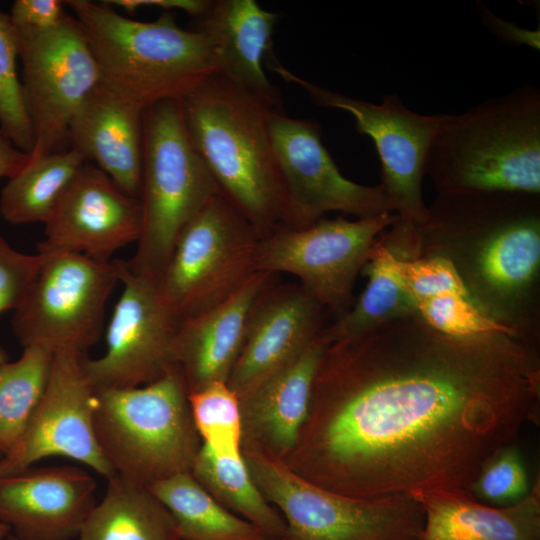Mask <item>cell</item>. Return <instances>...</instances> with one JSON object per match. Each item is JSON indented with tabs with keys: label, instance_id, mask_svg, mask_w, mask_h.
<instances>
[{
	"label": "cell",
	"instance_id": "1",
	"mask_svg": "<svg viewBox=\"0 0 540 540\" xmlns=\"http://www.w3.org/2000/svg\"><path fill=\"white\" fill-rule=\"evenodd\" d=\"M539 411L537 346L504 333L451 337L412 315L326 346L282 462L352 498L469 492Z\"/></svg>",
	"mask_w": 540,
	"mask_h": 540
},
{
	"label": "cell",
	"instance_id": "2",
	"mask_svg": "<svg viewBox=\"0 0 540 540\" xmlns=\"http://www.w3.org/2000/svg\"><path fill=\"white\" fill-rule=\"evenodd\" d=\"M427 210L413 258L448 259L488 316L538 347L540 195H438Z\"/></svg>",
	"mask_w": 540,
	"mask_h": 540
},
{
	"label": "cell",
	"instance_id": "3",
	"mask_svg": "<svg viewBox=\"0 0 540 540\" xmlns=\"http://www.w3.org/2000/svg\"><path fill=\"white\" fill-rule=\"evenodd\" d=\"M188 138L221 194L262 237L284 228L286 195L258 100L217 74L180 99Z\"/></svg>",
	"mask_w": 540,
	"mask_h": 540
},
{
	"label": "cell",
	"instance_id": "4",
	"mask_svg": "<svg viewBox=\"0 0 540 540\" xmlns=\"http://www.w3.org/2000/svg\"><path fill=\"white\" fill-rule=\"evenodd\" d=\"M425 174L438 195H540V89L518 86L449 114L429 148Z\"/></svg>",
	"mask_w": 540,
	"mask_h": 540
},
{
	"label": "cell",
	"instance_id": "5",
	"mask_svg": "<svg viewBox=\"0 0 540 540\" xmlns=\"http://www.w3.org/2000/svg\"><path fill=\"white\" fill-rule=\"evenodd\" d=\"M66 3L94 53L101 82L143 108L180 100L217 72L210 40L198 30L178 26L173 12L139 21L103 1Z\"/></svg>",
	"mask_w": 540,
	"mask_h": 540
},
{
	"label": "cell",
	"instance_id": "6",
	"mask_svg": "<svg viewBox=\"0 0 540 540\" xmlns=\"http://www.w3.org/2000/svg\"><path fill=\"white\" fill-rule=\"evenodd\" d=\"M93 423L115 474L147 487L190 471L202 445L176 366L143 386L96 391Z\"/></svg>",
	"mask_w": 540,
	"mask_h": 540
},
{
	"label": "cell",
	"instance_id": "7",
	"mask_svg": "<svg viewBox=\"0 0 540 540\" xmlns=\"http://www.w3.org/2000/svg\"><path fill=\"white\" fill-rule=\"evenodd\" d=\"M221 193L185 130L180 100L143 112V161L139 201L142 227L126 267L157 279L187 224Z\"/></svg>",
	"mask_w": 540,
	"mask_h": 540
},
{
	"label": "cell",
	"instance_id": "8",
	"mask_svg": "<svg viewBox=\"0 0 540 540\" xmlns=\"http://www.w3.org/2000/svg\"><path fill=\"white\" fill-rule=\"evenodd\" d=\"M263 497L286 523L284 540H418L424 511L410 494L359 499L324 489L282 461L242 451Z\"/></svg>",
	"mask_w": 540,
	"mask_h": 540
},
{
	"label": "cell",
	"instance_id": "9",
	"mask_svg": "<svg viewBox=\"0 0 540 540\" xmlns=\"http://www.w3.org/2000/svg\"><path fill=\"white\" fill-rule=\"evenodd\" d=\"M40 254V267L13 311V333L23 348L84 356L102 335L107 301L120 284L118 261Z\"/></svg>",
	"mask_w": 540,
	"mask_h": 540
},
{
	"label": "cell",
	"instance_id": "10",
	"mask_svg": "<svg viewBox=\"0 0 540 540\" xmlns=\"http://www.w3.org/2000/svg\"><path fill=\"white\" fill-rule=\"evenodd\" d=\"M260 239L221 193L214 195L183 229L157 278L163 299L180 320L223 302L257 272Z\"/></svg>",
	"mask_w": 540,
	"mask_h": 540
},
{
	"label": "cell",
	"instance_id": "11",
	"mask_svg": "<svg viewBox=\"0 0 540 540\" xmlns=\"http://www.w3.org/2000/svg\"><path fill=\"white\" fill-rule=\"evenodd\" d=\"M267 65L285 81L300 86L321 108L350 113L359 134L370 137L381 162V187L393 214L405 225L418 227L427 218L422 183L429 148L449 114H420L409 109L394 93L380 103L324 88L293 74L275 58Z\"/></svg>",
	"mask_w": 540,
	"mask_h": 540
},
{
	"label": "cell",
	"instance_id": "12",
	"mask_svg": "<svg viewBox=\"0 0 540 540\" xmlns=\"http://www.w3.org/2000/svg\"><path fill=\"white\" fill-rule=\"evenodd\" d=\"M17 33L22 91L34 138L30 159L34 160L67 149L71 121L102 78L74 17L66 16L48 29L17 28Z\"/></svg>",
	"mask_w": 540,
	"mask_h": 540
},
{
	"label": "cell",
	"instance_id": "13",
	"mask_svg": "<svg viewBox=\"0 0 540 540\" xmlns=\"http://www.w3.org/2000/svg\"><path fill=\"white\" fill-rule=\"evenodd\" d=\"M396 220L387 212L356 220L321 218L299 229L279 228L260 239L256 269L295 276L336 318L352 306L358 274L379 235Z\"/></svg>",
	"mask_w": 540,
	"mask_h": 540
},
{
	"label": "cell",
	"instance_id": "14",
	"mask_svg": "<svg viewBox=\"0 0 540 540\" xmlns=\"http://www.w3.org/2000/svg\"><path fill=\"white\" fill-rule=\"evenodd\" d=\"M268 128L286 195L284 228L308 227L331 211L357 218L393 213L380 184L362 185L342 175L317 122L271 111Z\"/></svg>",
	"mask_w": 540,
	"mask_h": 540
},
{
	"label": "cell",
	"instance_id": "15",
	"mask_svg": "<svg viewBox=\"0 0 540 540\" xmlns=\"http://www.w3.org/2000/svg\"><path fill=\"white\" fill-rule=\"evenodd\" d=\"M117 261L123 289L107 328L105 352L82 360L95 391L143 386L174 367L172 343L180 319L163 299L157 279Z\"/></svg>",
	"mask_w": 540,
	"mask_h": 540
},
{
	"label": "cell",
	"instance_id": "16",
	"mask_svg": "<svg viewBox=\"0 0 540 540\" xmlns=\"http://www.w3.org/2000/svg\"><path fill=\"white\" fill-rule=\"evenodd\" d=\"M84 356L53 355L44 389L22 435L0 457V475L49 457L69 458L106 480L115 474L97 443L93 423L96 391L85 374Z\"/></svg>",
	"mask_w": 540,
	"mask_h": 540
},
{
	"label": "cell",
	"instance_id": "17",
	"mask_svg": "<svg viewBox=\"0 0 540 540\" xmlns=\"http://www.w3.org/2000/svg\"><path fill=\"white\" fill-rule=\"evenodd\" d=\"M142 227L138 198L125 193L96 165L86 162L45 223L40 253H69L100 261L137 242Z\"/></svg>",
	"mask_w": 540,
	"mask_h": 540
},
{
	"label": "cell",
	"instance_id": "18",
	"mask_svg": "<svg viewBox=\"0 0 540 540\" xmlns=\"http://www.w3.org/2000/svg\"><path fill=\"white\" fill-rule=\"evenodd\" d=\"M96 481L77 465L0 475V523L21 540L77 539L96 504Z\"/></svg>",
	"mask_w": 540,
	"mask_h": 540
},
{
	"label": "cell",
	"instance_id": "19",
	"mask_svg": "<svg viewBox=\"0 0 540 540\" xmlns=\"http://www.w3.org/2000/svg\"><path fill=\"white\" fill-rule=\"evenodd\" d=\"M328 312L297 283L274 280L256 299L242 351L227 380L239 398L300 355L326 326Z\"/></svg>",
	"mask_w": 540,
	"mask_h": 540
},
{
	"label": "cell",
	"instance_id": "20",
	"mask_svg": "<svg viewBox=\"0 0 540 540\" xmlns=\"http://www.w3.org/2000/svg\"><path fill=\"white\" fill-rule=\"evenodd\" d=\"M274 276L257 271L223 302L180 320L172 343V361L188 393L214 382H227L244 346L251 309Z\"/></svg>",
	"mask_w": 540,
	"mask_h": 540
},
{
	"label": "cell",
	"instance_id": "21",
	"mask_svg": "<svg viewBox=\"0 0 540 540\" xmlns=\"http://www.w3.org/2000/svg\"><path fill=\"white\" fill-rule=\"evenodd\" d=\"M326 344L320 335L296 358L239 398L242 451L282 461L307 417L313 380Z\"/></svg>",
	"mask_w": 540,
	"mask_h": 540
},
{
	"label": "cell",
	"instance_id": "22",
	"mask_svg": "<svg viewBox=\"0 0 540 540\" xmlns=\"http://www.w3.org/2000/svg\"><path fill=\"white\" fill-rule=\"evenodd\" d=\"M195 30L212 43L216 74L273 111H282V98L265 73L278 14L255 0L210 1L198 16Z\"/></svg>",
	"mask_w": 540,
	"mask_h": 540
},
{
	"label": "cell",
	"instance_id": "23",
	"mask_svg": "<svg viewBox=\"0 0 540 540\" xmlns=\"http://www.w3.org/2000/svg\"><path fill=\"white\" fill-rule=\"evenodd\" d=\"M138 103L102 82L73 117L68 144L93 161L125 193L138 198L143 161V112Z\"/></svg>",
	"mask_w": 540,
	"mask_h": 540
},
{
	"label": "cell",
	"instance_id": "24",
	"mask_svg": "<svg viewBox=\"0 0 540 540\" xmlns=\"http://www.w3.org/2000/svg\"><path fill=\"white\" fill-rule=\"evenodd\" d=\"M424 511L418 540H540V477L528 494L508 506H492L459 489L410 493Z\"/></svg>",
	"mask_w": 540,
	"mask_h": 540
},
{
	"label": "cell",
	"instance_id": "25",
	"mask_svg": "<svg viewBox=\"0 0 540 540\" xmlns=\"http://www.w3.org/2000/svg\"><path fill=\"white\" fill-rule=\"evenodd\" d=\"M77 539L180 540L171 514L150 489L118 474L107 479Z\"/></svg>",
	"mask_w": 540,
	"mask_h": 540
},
{
	"label": "cell",
	"instance_id": "26",
	"mask_svg": "<svg viewBox=\"0 0 540 540\" xmlns=\"http://www.w3.org/2000/svg\"><path fill=\"white\" fill-rule=\"evenodd\" d=\"M380 236V235H379ZM366 287L358 300L326 325V344L365 334L389 321L417 315L415 302L396 267V256L377 238L362 268Z\"/></svg>",
	"mask_w": 540,
	"mask_h": 540
},
{
	"label": "cell",
	"instance_id": "27",
	"mask_svg": "<svg viewBox=\"0 0 540 540\" xmlns=\"http://www.w3.org/2000/svg\"><path fill=\"white\" fill-rule=\"evenodd\" d=\"M171 514L180 540H262L253 524L217 502L190 471L148 487Z\"/></svg>",
	"mask_w": 540,
	"mask_h": 540
},
{
	"label": "cell",
	"instance_id": "28",
	"mask_svg": "<svg viewBox=\"0 0 540 540\" xmlns=\"http://www.w3.org/2000/svg\"><path fill=\"white\" fill-rule=\"evenodd\" d=\"M190 472L217 502L256 526L266 537H285L284 518L261 494L242 453L220 455L202 444Z\"/></svg>",
	"mask_w": 540,
	"mask_h": 540
},
{
	"label": "cell",
	"instance_id": "29",
	"mask_svg": "<svg viewBox=\"0 0 540 540\" xmlns=\"http://www.w3.org/2000/svg\"><path fill=\"white\" fill-rule=\"evenodd\" d=\"M85 163L72 148L30 159L2 188L1 216L11 224H45Z\"/></svg>",
	"mask_w": 540,
	"mask_h": 540
},
{
	"label": "cell",
	"instance_id": "30",
	"mask_svg": "<svg viewBox=\"0 0 540 540\" xmlns=\"http://www.w3.org/2000/svg\"><path fill=\"white\" fill-rule=\"evenodd\" d=\"M52 355L23 348L21 356L0 365V454L17 443L44 389Z\"/></svg>",
	"mask_w": 540,
	"mask_h": 540
},
{
	"label": "cell",
	"instance_id": "31",
	"mask_svg": "<svg viewBox=\"0 0 540 540\" xmlns=\"http://www.w3.org/2000/svg\"><path fill=\"white\" fill-rule=\"evenodd\" d=\"M188 400L202 444L216 454H241L240 400L227 382H214L188 393Z\"/></svg>",
	"mask_w": 540,
	"mask_h": 540
},
{
	"label": "cell",
	"instance_id": "32",
	"mask_svg": "<svg viewBox=\"0 0 540 540\" xmlns=\"http://www.w3.org/2000/svg\"><path fill=\"white\" fill-rule=\"evenodd\" d=\"M17 28L9 14L0 11V130L20 150L31 153L33 131L17 71Z\"/></svg>",
	"mask_w": 540,
	"mask_h": 540
},
{
	"label": "cell",
	"instance_id": "33",
	"mask_svg": "<svg viewBox=\"0 0 540 540\" xmlns=\"http://www.w3.org/2000/svg\"><path fill=\"white\" fill-rule=\"evenodd\" d=\"M415 306L424 323L447 336L470 338L504 333L517 337L512 330L488 316L468 291L420 299L415 301Z\"/></svg>",
	"mask_w": 540,
	"mask_h": 540
},
{
	"label": "cell",
	"instance_id": "34",
	"mask_svg": "<svg viewBox=\"0 0 540 540\" xmlns=\"http://www.w3.org/2000/svg\"><path fill=\"white\" fill-rule=\"evenodd\" d=\"M530 488L522 456L512 444L485 464L469 493L482 503L508 506L522 500Z\"/></svg>",
	"mask_w": 540,
	"mask_h": 540
},
{
	"label": "cell",
	"instance_id": "35",
	"mask_svg": "<svg viewBox=\"0 0 540 540\" xmlns=\"http://www.w3.org/2000/svg\"><path fill=\"white\" fill-rule=\"evenodd\" d=\"M396 267L414 302L446 292L468 291L445 257L428 255L410 260L396 257Z\"/></svg>",
	"mask_w": 540,
	"mask_h": 540
},
{
	"label": "cell",
	"instance_id": "36",
	"mask_svg": "<svg viewBox=\"0 0 540 540\" xmlns=\"http://www.w3.org/2000/svg\"><path fill=\"white\" fill-rule=\"evenodd\" d=\"M42 255L17 251L0 234V313L14 311L29 289Z\"/></svg>",
	"mask_w": 540,
	"mask_h": 540
},
{
	"label": "cell",
	"instance_id": "37",
	"mask_svg": "<svg viewBox=\"0 0 540 540\" xmlns=\"http://www.w3.org/2000/svg\"><path fill=\"white\" fill-rule=\"evenodd\" d=\"M9 16L17 28L48 29L58 25L67 15L59 0H16Z\"/></svg>",
	"mask_w": 540,
	"mask_h": 540
},
{
	"label": "cell",
	"instance_id": "38",
	"mask_svg": "<svg viewBox=\"0 0 540 540\" xmlns=\"http://www.w3.org/2000/svg\"><path fill=\"white\" fill-rule=\"evenodd\" d=\"M476 12L482 25L500 42L511 46H527L540 50V29H528L505 20L493 13L484 3L477 1Z\"/></svg>",
	"mask_w": 540,
	"mask_h": 540
},
{
	"label": "cell",
	"instance_id": "39",
	"mask_svg": "<svg viewBox=\"0 0 540 540\" xmlns=\"http://www.w3.org/2000/svg\"><path fill=\"white\" fill-rule=\"evenodd\" d=\"M109 6H116L132 14L138 9L149 6L159 7L167 12L183 10L197 18L208 8L210 1L205 0H107L103 1Z\"/></svg>",
	"mask_w": 540,
	"mask_h": 540
},
{
	"label": "cell",
	"instance_id": "40",
	"mask_svg": "<svg viewBox=\"0 0 540 540\" xmlns=\"http://www.w3.org/2000/svg\"><path fill=\"white\" fill-rule=\"evenodd\" d=\"M30 154L17 148L0 130V178H10L20 172L29 162Z\"/></svg>",
	"mask_w": 540,
	"mask_h": 540
},
{
	"label": "cell",
	"instance_id": "41",
	"mask_svg": "<svg viewBox=\"0 0 540 540\" xmlns=\"http://www.w3.org/2000/svg\"><path fill=\"white\" fill-rule=\"evenodd\" d=\"M9 532L10 529L6 525L0 523V540H3Z\"/></svg>",
	"mask_w": 540,
	"mask_h": 540
},
{
	"label": "cell",
	"instance_id": "42",
	"mask_svg": "<svg viewBox=\"0 0 540 540\" xmlns=\"http://www.w3.org/2000/svg\"><path fill=\"white\" fill-rule=\"evenodd\" d=\"M6 362H8V355L4 348L0 346V365Z\"/></svg>",
	"mask_w": 540,
	"mask_h": 540
},
{
	"label": "cell",
	"instance_id": "43",
	"mask_svg": "<svg viewBox=\"0 0 540 540\" xmlns=\"http://www.w3.org/2000/svg\"><path fill=\"white\" fill-rule=\"evenodd\" d=\"M3 540H21V539L17 538L16 536H14L12 533L9 532ZM70 540H78V539H70Z\"/></svg>",
	"mask_w": 540,
	"mask_h": 540
},
{
	"label": "cell",
	"instance_id": "44",
	"mask_svg": "<svg viewBox=\"0 0 540 540\" xmlns=\"http://www.w3.org/2000/svg\"><path fill=\"white\" fill-rule=\"evenodd\" d=\"M262 540H284V539H275V538H268V537H266V538H264V539H262Z\"/></svg>",
	"mask_w": 540,
	"mask_h": 540
},
{
	"label": "cell",
	"instance_id": "45",
	"mask_svg": "<svg viewBox=\"0 0 540 540\" xmlns=\"http://www.w3.org/2000/svg\"><path fill=\"white\" fill-rule=\"evenodd\" d=\"M0 457H1V454H0Z\"/></svg>",
	"mask_w": 540,
	"mask_h": 540
}]
</instances>
